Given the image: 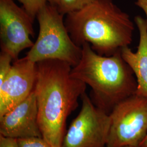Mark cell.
<instances>
[{"mask_svg":"<svg viewBox=\"0 0 147 147\" xmlns=\"http://www.w3.org/2000/svg\"><path fill=\"white\" fill-rule=\"evenodd\" d=\"M63 16L57 6L47 3L39 11L36 16L39 25V34L27 53L26 58L34 63L58 59L69 63L72 67L79 63L82 47L73 41Z\"/></svg>","mask_w":147,"mask_h":147,"instance_id":"4","label":"cell"},{"mask_svg":"<svg viewBox=\"0 0 147 147\" xmlns=\"http://www.w3.org/2000/svg\"><path fill=\"white\" fill-rule=\"evenodd\" d=\"M106 147L140 146L147 135V98L132 95L114 107Z\"/></svg>","mask_w":147,"mask_h":147,"instance_id":"5","label":"cell"},{"mask_svg":"<svg viewBox=\"0 0 147 147\" xmlns=\"http://www.w3.org/2000/svg\"><path fill=\"white\" fill-rule=\"evenodd\" d=\"M37 74V63L26 57L14 61L9 73L0 84V117L31 94Z\"/></svg>","mask_w":147,"mask_h":147,"instance_id":"8","label":"cell"},{"mask_svg":"<svg viewBox=\"0 0 147 147\" xmlns=\"http://www.w3.org/2000/svg\"><path fill=\"white\" fill-rule=\"evenodd\" d=\"M72 67L58 59L37 63L36 96L38 121L42 138L53 147H62L65 123L78 106L86 86L71 75Z\"/></svg>","mask_w":147,"mask_h":147,"instance_id":"1","label":"cell"},{"mask_svg":"<svg viewBox=\"0 0 147 147\" xmlns=\"http://www.w3.org/2000/svg\"><path fill=\"white\" fill-rule=\"evenodd\" d=\"M135 22L140 33L136 52H133L127 47L121 50V53L136 79V94L147 98V20L138 16L135 18Z\"/></svg>","mask_w":147,"mask_h":147,"instance_id":"10","label":"cell"},{"mask_svg":"<svg viewBox=\"0 0 147 147\" xmlns=\"http://www.w3.org/2000/svg\"><path fill=\"white\" fill-rule=\"evenodd\" d=\"M71 75L91 87V100L109 115L116 105L136 93V79L121 52L101 56L88 43L82 46L81 58L72 67Z\"/></svg>","mask_w":147,"mask_h":147,"instance_id":"3","label":"cell"},{"mask_svg":"<svg viewBox=\"0 0 147 147\" xmlns=\"http://www.w3.org/2000/svg\"><path fill=\"white\" fill-rule=\"evenodd\" d=\"M47 3L51 5L57 6L58 4V0H47Z\"/></svg>","mask_w":147,"mask_h":147,"instance_id":"17","label":"cell"},{"mask_svg":"<svg viewBox=\"0 0 147 147\" xmlns=\"http://www.w3.org/2000/svg\"><path fill=\"white\" fill-rule=\"evenodd\" d=\"M65 24L78 46L89 44L95 53L111 56L132 41L135 27L130 16L112 0H95L79 11L66 15Z\"/></svg>","mask_w":147,"mask_h":147,"instance_id":"2","label":"cell"},{"mask_svg":"<svg viewBox=\"0 0 147 147\" xmlns=\"http://www.w3.org/2000/svg\"><path fill=\"white\" fill-rule=\"evenodd\" d=\"M140 146L142 147H147V135L144 138V140H143V141L142 142Z\"/></svg>","mask_w":147,"mask_h":147,"instance_id":"18","label":"cell"},{"mask_svg":"<svg viewBox=\"0 0 147 147\" xmlns=\"http://www.w3.org/2000/svg\"><path fill=\"white\" fill-rule=\"evenodd\" d=\"M34 20L23 7L13 0H0V45L1 51L8 53L14 61L24 50L34 42Z\"/></svg>","mask_w":147,"mask_h":147,"instance_id":"7","label":"cell"},{"mask_svg":"<svg viewBox=\"0 0 147 147\" xmlns=\"http://www.w3.org/2000/svg\"><path fill=\"white\" fill-rule=\"evenodd\" d=\"M81 99V110L65 134L62 147H106L110 115L96 106L86 92Z\"/></svg>","mask_w":147,"mask_h":147,"instance_id":"6","label":"cell"},{"mask_svg":"<svg viewBox=\"0 0 147 147\" xmlns=\"http://www.w3.org/2000/svg\"><path fill=\"white\" fill-rule=\"evenodd\" d=\"M141 147V146H138V147H132V146H127V147Z\"/></svg>","mask_w":147,"mask_h":147,"instance_id":"19","label":"cell"},{"mask_svg":"<svg viewBox=\"0 0 147 147\" xmlns=\"http://www.w3.org/2000/svg\"><path fill=\"white\" fill-rule=\"evenodd\" d=\"M95 0H58L57 8L60 13L67 15L70 13L79 11Z\"/></svg>","mask_w":147,"mask_h":147,"instance_id":"11","label":"cell"},{"mask_svg":"<svg viewBox=\"0 0 147 147\" xmlns=\"http://www.w3.org/2000/svg\"><path fill=\"white\" fill-rule=\"evenodd\" d=\"M17 140L20 147H53L42 137H32Z\"/></svg>","mask_w":147,"mask_h":147,"instance_id":"14","label":"cell"},{"mask_svg":"<svg viewBox=\"0 0 147 147\" xmlns=\"http://www.w3.org/2000/svg\"><path fill=\"white\" fill-rule=\"evenodd\" d=\"M22 7L34 19L39 11L47 3V0H18Z\"/></svg>","mask_w":147,"mask_h":147,"instance_id":"12","label":"cell"},{"mask_svg":"<svg viewBox=\"0 0 147 147\" xmlns=\"http://www.w3.org/2000/svg\"><path fill=\"white\" fill-rule=\"evenodd\" d=\"M14 61L13 57L8 53L1 51L0 53V84L3 82L11 70Z\"/></svg>","mask_w":147,"mask_h":147,"instance_id":"13","label":"cell"},{"mask_svg":"<svg viewBox=\"0 0 147 147\" xmlns=\"http://www.w3.org/2000/svg\"><path fill=\"white\" fill-rule=\"evenodd\" d=\"M135 4L144 12L147 20V0H136Z\"/></svg>","mask_w":147,"mask_h":147,"instance_id":"16","label":"cell"},{"mask_svg":"<svg viewBox=\"0 0 147 147\" xmlns=\"http://www.w3.org/2000/svg\"><path fill=\"white\" fill-rule=\"evenodd\" d=\"M0 147H20L18 140L0 135Z\"/></svg>","mask_w":147,"mask_h":147,"instance_id":"15","label":"cell"},{"mask_svg":"<svg viewBox=\"0 0 147 147\" xmlns=\"http://www.w3.org/2000/svg\"><path fill=\"white\" fill-rule=\"evenodd\" d=\"M0 135L16 140L42 137L34 90L25 100L0 117Z\"/></svg>","mask_w":147,"mask_h":147,"instance_id":"9","label":"cell"}]
</instances>
